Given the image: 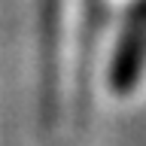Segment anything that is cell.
<instances>
[{
	"label": "cell",
	"instance_id": "obj_1",
	"mask_svg": "<svg viewBox=\"0 0 146 146\" xmlns=\"http://www.w3.org/2000/svg\"><path fill=\"white\" fill-rule=\"evenodd\" d=\"M143 58H146V0L131 12L128 31L119 40L116 58H113V67H110V82H113L116 91H128L137 82Z\"/></svg>",
	"mask_w": 146,
	"mask_h": 146
}]
</instances>
